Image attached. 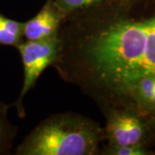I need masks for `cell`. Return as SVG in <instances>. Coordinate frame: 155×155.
<instances>
[{"instance_id":"cell-1","label":"cell","mask_w":155,"mask_h":155,"mask_svg":"<svg viewBox=\"0 0 155 155\" xmlns=\"http://www.w3.org/2000/svg\"><path fill=\"white\" fill-rule=\"evenodd\" d=\"M83 51L95 80L120 91L136 78L155 73V16L99 28L86 38Z\"/></svg>"},{"instance_id":"cell-2","label":"cell","mask_w":155,"mask_h":155,"mask_svg":"<svg viewBox=\"0 0 155 155\" xmlns=\"http://www.w3.org/2000/svg\"><path fill=\"white\" fill-rule=\"evenodd\" d=\"M105 138L98 123L80 115L58 114L41 122L16 149L17 155H94Z\"/></svg>"},{"instance_id":"cell-3","label":"cell","mask_w":155,"mask_h":155,"mask_svg":"<svg viewBox=\"0 0 155 155\" xmlns=\"http://www.w3.org/2000/svg\"><path fill=\"white\" fill-rule=\"evenodd\" d=\"M17 49L22 58L24 78L21 93L15 105L19 116L23 117L22 100L45 69L57 61L61 54V41L59 36L41 41H23Z\"/></svg>"},{"instance_id":"cell-4","label":"cell","mask_w":155,"mask_h":155,"mask_svg":"<svg viewBox=\"0 0 155 155\" xmlns=\"http://www.w3.org/2000/svg\"><path fill=\"white\" fill-rule=\"evenodd\" d=\"M104 136L108 146H144L147 129L141 120L133 114L114 111L107 118Z\"/></svg>"},{"instance_id":"cell-5","label":"cell","mask_w":155,"mask_h":155,"mask_svg":"<svg viewBox=\"0 0 155 155\" xmlns=\"http://www.w3.org/2000/svg\"><path fill=\"white\" fill-rule=\"evenodd\" d=\"M64 18L53 0H48L33 18L23 23V41H41L58 36Z\"/></svg>"},{"instance_id":"cell-6","label":"cell","mask_w":155,"mask_h":155,"mask_svg":"<svg viewBox=\"0 0 155 155\" xmlns=\"http://www.w3.org/2000/svg\"><path fill=\"white\" fill-rule=\"evenodd\" d=\"M120 91L129 95L141 110L155 113V73L136 78Z\"/></svg>"},{"instance_id":"cell-7","label":"cell","mask_w":155,"mask_h":155,"mask_svg":"<svg viewBox=\"0 0 155 155\" xmlns=\"http://www.w3.org/2000/svg\"><path fill=\"white\" fill-rule=\"evenodd\" d=\"M23 23L0 13V44L17 48L23 41Z\"/></svg>"},{"instance_id":"cell-8","label":"cell","mask_w":155,"mask_h":155,"mask_svg":"<svg viewBox=\"0 0 155 155\" xmlns=\"http://www.w3.org/2000/svg\"><path fill=\"white\" fill-rule=\"evenodd\" d=\"M11 105L0 101V154L9 153L12 141L17 134V127L8 119V110Z\"/></svg>"},{"instance_id":"cell-9","label":"cell","mask_w":155,"mask_h":155,"mask_svg":"<svg viewBox=\"0 0 155 155\" xmlns=\"http://www.w3.org/2000/svg\"><path fill=\"white\" fill-rule=\"evenodd\" d=\"M104 1V0H53L64 17L73 11L91 7Z\"/></svg>"},{"instance_id":"cell-10","label":"cell","mask_w":155,"mask_h":155,"mask_svg":"<svg viewBox=\"0 0 155 155\" xmlns=\"http://www.w3.org/2000/svg\"><path fill=\"white\" fill-rule=\"evenodd\" d=\"M104 154L112 155H146L148 154L144 146H108L104 150Z\"/></svg>"}]
</instances>
